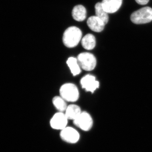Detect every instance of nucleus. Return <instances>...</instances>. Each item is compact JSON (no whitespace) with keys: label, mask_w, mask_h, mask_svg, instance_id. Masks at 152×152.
Wrapping results in <instances>:
<instances>
[{"label":"nucleus","mask_w":152,"mask_h":152,"mask_svg":"<svg viewBox=\"0 0 152 152\" xmlns=\"http://www.w3.org/2000/svg\"><path fill=\"white\" fill-rule=\"evenodd\" d=\"M82 88L86 91L93 93L99 86V83L96 77L91 75H88L82 78L80 81Z\"/></svg>","instance_id":"nucleus-8"},{"label":"nucleus","mask_w":152,"mask_h":152,"mask_svg":"<svg viewBox=\"0 0 152 152\" xmlns=\"http://www.w3.org/2000/svg\"><path fill=\"white\" fill-rule=\"evenodd\" d=\"M87 23L92 31L97 33L102 32L105 26L104 22L96 16L90 17L87 20Z\"/></svg>","instance_id":"nucleus-10"},{"label":"nucleus","mask_w":152,"mask_h":152,"mask_svg":"<svg viewBox=\"0 0 152 152\" xmlns=\"http://www.w3.org/2000/svg\"><path fill=\"white\" fill-rule=\"evenodd\" d=\"M81 109L79 106L70 104L68 106L64 113L69 120L74 121L82 113Z\"/></svg>","instance_id":"nucleus-12"},{"label":"nucleus","mask_w":152,"mask_h":152,"mask_svg":"<svg viewBox=\"0 0 152 152\" xmlns=\"http://www.w3.org/2000/svg\"><path fill=\"white\" fill-rule=\"evenodd\" d=\"M81 30L75 26L68 28L65 31L63 36V42L66 47L75 48L82 40Z\"/></svg>","instance_id":"nucleus-1"},{"label":"nucleus","mask_w":152,"mask_h":152,"mask_svg":"<svg viewBox=\"0 0 152 152\" xmlns=\"http://www.w3.org/2000/svg\"><path fill=\"white\" fill-rule=\"evenodd\" d=\"M69 121L64 113L58 112L55 114L50 120V126L53 129L61 131L67 126Z\"/></svg>","instance_id":"nucleus-7"},{"label":"nucleus","mask_w":152,"mask_h":152,"mask_svg":"<svg viewBox=\"0 0 152 152\" xmlns=\"http://www.w3.org/2000/svg\"><path fill=\"white\" fill-rule=\"evenodd\" d=\"M95 9L96 16L102 20L105 24H107L109 21L108 13L103 8L102 3H96L95 5Z\"/></svg>","instance_id":"nucleus-14"},{"label":"nucleus","mask_w":152,"mask_h":152,"mask_svg":"<svg viewBox=\"0 0 152 152\" xmlns=\"http://www.w3.org/2000/svg\"><path fill=\"white\" fill-rule=\"evenodd\" d=\"M123 0H102V4L104 10L108 14L117 12L122 4Z\"/></svg>","instance_id":"nucleus-9"},{"label":"nucleus","mask_w":152,"mask_h":152,"mask_svg":"<svg viewBox=\"0 0 152 152\" xmlns=\"http://www.w3.org/2000/svg\"><path fill=\"white\" fill-rule=\"evenodd\" d=\"M60 96L66 102H75L78 100L80 94L75 85L71 83L64 84L60 89Z\"/></svg>","instance_id":"nucleus-3"},{"label":"nucleus","mask_w":152,"mask_h":152,"mask_svg":"<svg viewBox=\"0 0 152 152\" xmlns=\"http://www.w3.org/2000/svg\"><path fill=\"white\" fill-rule=\"evenodd\" d=\"M76 127L84 132H88L91 130L94 125L92 117L88 112H82L76 119L73 121Z\"/></svg>","instance_id":"nucleus-4"},{"label":"nucleus","mask_w":152,"mask_h":152,"mask_svg":"<svg viewBox=\"0 0 152 152\" xmlns=\"http://www.w3.org/2000/svg\"><path fill=\"white\" fill-rule=\"evenodd\" d=\"M72 16L76 21H83L86 18L87 11L86 8L82 5L75 6L72 11Z\"/></svg>","instance_id":"nucleus-11"},{"label":"nucleus","mask_w":152,"mask_h":152,"mask_svg":"<svg viewBox=\"0 0 152 152\" xmlns=\"http://www.w3.org/2000/svg\"><path fill=\"white\" fill-rule=\"evenodd\" d=\"M77 60L80 67L85 71H92L96 65V57L91 53H81L78 56Z\"/></svg>","instance_id":"nucleus-5"},{"label":"nucleus","mask_w":152,"mask_h":152,"mask_svg":"<svg viewBox=\"0 0 152 152\" xmlns=\"http://www.w3.org/2000/svg\"><path fill=\"white\" fill-rule=\"evenodd\" d=\"M82 46L86 50H90L94 48L96 45V38L92 34H87L82 38Z\"/></svg>","instance_id":"nucleus-13"},{"label":"nucleus","mask_w":152,"mask_h":152,"mask_svg":"<svg viewBox=\"0 0 152 152\" xmlns=\"http://www.w3.org/2000/svg\"><path fill=\"white\" fill-rule=\"evenodd\" d=\"M60 138L65 142L71 145L77 143L80 139L78 131L72 127L67 126L60 131Z\"/></svg>","instance_id":"nucleus-6"},{"label":"nucleus","mask_w":152,"mask_h":152,"mask_svg":"<svg viewBox=\"0 0 152 152\" xmlns=\"http://www.w3.org/2000/svg\"><path fill=\"white\" fill-rule=\"evenodd\" d=\"M131 20L136 24L148 23L152 21V8L144 7L135 11L131 15Z\"/></svg>","instance_id":"nucleus-2"},{"label":"nucleus","mask_w":152,"mask_h":152,"mask_svg":"<svg viewBox=\"0 0 152 152\" xmlns=\"http://www.w3.org/2000/svg\"><path fill=\"white\" fill-rule=\"evenodd\" d=\"M66 101L61 96H56L53 98V103L59 112L65 113L67 107Z\"/></svg>","instance_id":"nucleus-16"},{"label":"nucleus","mask_w":152,"mask_h":152,"mask_svg":"<svg viewBox=\"0 0 152 152\" xmlns=\"http://www.w3.org/2000/svg\"><path fill=\"white\" fill-rule=\"evenodd\" d=\"M135 1L139 4L144 5L147 4L149 1V0H135Z\"/></svg>","instance_id":"nucleus-17"},{"label":"nucleus","mask_w":152,"mask_h":152,"mask_svg":"<svg viewBox=\"0 0 152 152\" xmlns=\"http://www.w3.org/2000/svg\"><path fill=\"white\" fill-rule=\"evenodd\" d=\"M66 63L73 75L75 76L80 73L81 67L79 65L77 58L74 57H70L67 61Z\"/></svg>","instance_id":"nucleus-15"}]
</instances>
